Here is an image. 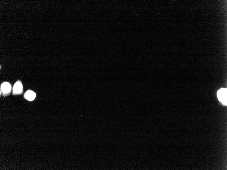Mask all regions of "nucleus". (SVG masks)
<instances>
[{"label": "nucleus", "mask_w": 227, "mask_h": 170, "mask_svg": "<svg viewBox=\"0 0 227 170\" xmlns=\"http://www.w3.org/2000/svg\"><path fill=\"white\" fill-rule=\"evenodd\" d=\"M227 89L222 88L217 92V95L220 102L227 105Z\"/></svg>", "instance_id": "nucleus-1"}, {"label": "nucleus", "mask_w": 227, "mask_h": 170, "mask_svg": "<svg viewBox=\"0 0 227 170\" xmlns=\"http://www.w3.org/2000/svg\"><path fill=\"white\" fill-rule=\"evenodd\" d=\"M11 90V86L8 82L3 83L1 86V92L3 96L6 97L9 95Z\"/></svg>", "instance_id": "nucleus-2"}, {"label": "nucleus", "mask_w": 227, "mask_h": 170, "mask_svg": "<svg viewBox=\"0 0 227 170\" xmlns=\"http://www.w3.org/2000/svg\"><path fill=\"white\" fill-rule=\"evenodd\" d=\"M23 86L20 81H18L14 85L13 89V94L19 95L23 93Z\"/></svg>", "instance_id": "nucleus-3"}, {"label": "nucleus", "mask_w": 227, "mask_h": 170, "mask_svg": "<svg viewBox=\"0 0 227 170\" xmlns=\"http://www.w3.org/2000/svg\"><path fill=\"white\" fill-rule=\"evenodd\" d=\"M25 99L30 101H33L36 97V94L31 90H28L26 92L24 96Z\"/></svg>", "instance_id": "nucleus-4"}]
</instances>
